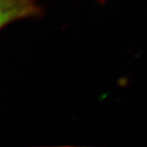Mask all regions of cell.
Segmentation results:
<instances>
[{
  "label": "cell",
  "instance_id": "cell-1",
  "mask_svg": "<svg viewBox=\"0 0 147 147\" xmlns=\"http://www.w3.org/2000/svg\"><path fill=\"white\" fill-rule=\"evenodd\" d=\"M39 13L40 7L37 0H0V29Z\"/></svg>",
  "mask_w": 147,
  "mask_h": 147
}]
</instances>
